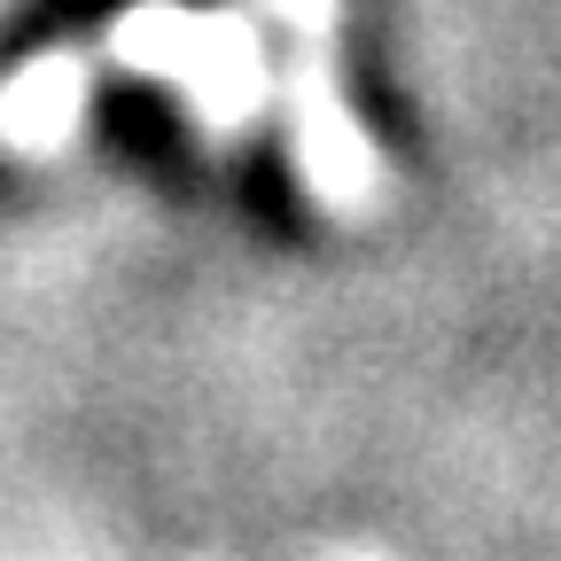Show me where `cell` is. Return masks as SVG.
<instances>
[{
  "mask_svg": "<svg viewBox=\"0 0 561 561\" xmlns=\"http://www.w3.org/2000/svg\"><path fill=\"white\" fill-rule=\"evenodd\" d=\"M70 110H79V70L47 55V62H32L24 79L0 94V133L24 140V149H47V140L70 133Z\"/></svg>",
  "mask_w": 561,
  "mask_h": 561,
  "instance_id": "6da1fadb",
  "label": "cell"
}]
</instances>
